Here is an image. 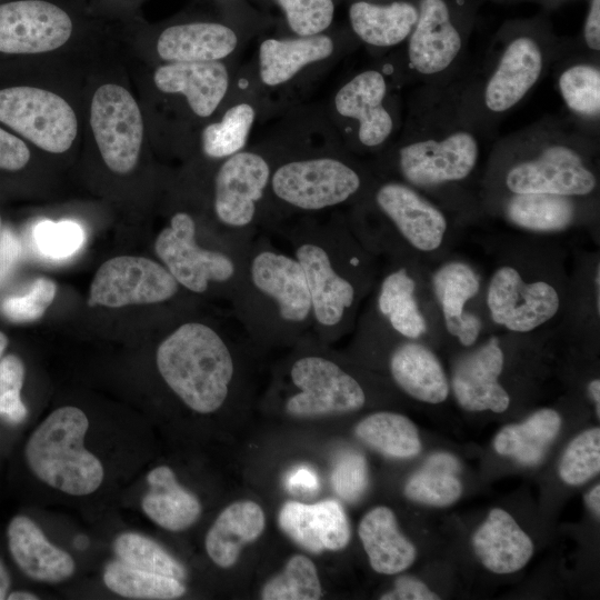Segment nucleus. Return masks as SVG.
Here are the masks:
<instances>
[{"instance_id": "obj_1", "label": "nucleus", "mask_w": 600, "mask_h": 600, "mask_svg": "<svg viewBox=\"0 0 600 600\" xmlns=\"http://www.w3.org/2000/svg\"><path fill=\"white\" fill-rule=\"evenodd\" d=\"M309 288L312 333L329 342L353 329L374 284L373 254L348 223H299L283 232Z\"/></svg>"}, {"instance_id": "obj_2", "label": "nucleus", "mask_w": 600, "mask_h": 600, "mask_svg": "<svg viewBox=\"0 0 600 600\" xmlns=\"http://www.w3.org/2000/svg\"><path fill=\"white\" fill-rule=\"evenodd\" d=\"M232 314L254 343H297L312 333V303L303 270L268 236L247 249L230 294Z\"/></svg>"}, {"instance_id": "obj_3", "label": "nucleus", "mask_w": 600, "mask_h": 600, "mask_svg": "<svg viewBox=\"0 0 600 600\" xmlns=\"http://www.w3.org/2000/svg\"><path fill=\"white\" fill-rule=\"evenodd\" d=\"M222 327L184 321L160 342L156 352L157 368L170 390L188 408L203 414L224 404L238 372L232 333L223 332Z\"/></svg>"}, {"instance_id": "obj_4", "label": "nucleus", "mask_w": 600, "mask_h": 600, "mask_svg": "<svg viewBox=\"0 0 600 600\" xmlns=\"http://www.w3.org/2000/svg\"><path fill=\"white\" fill-rule=\"evenodd\" d=\"M89 428L84 412L61 407L31 433L24 457L32 473L48 486L71 496L94 492L103 481L100 460L83 446Z\"/></svg>"}, {"instance_id": "obj_5", "label": "nucleus", "mask_w": 600, "mask_h": 600, "mask_svg": "<svg viewBox=\"0 0 600 600\" xmlns=\"http://www.w3.org/2000/svg\"><path fill=\"white\" fill-rule=\"evenodd\" d=\"M154 251L182 288L203 294L217 287L228 300L247 252L202 246L198 241L194 219L183 211L174 213L159 232Z\"/></svg>"}, {"instance_id": "obj_6", "label": "nucleus", "mask_w": 600, "mask_h": 600, "mask_svg": "<svg viewBox=\"0 0 600 600\" xmlns=\"http://www.w3.org/2000/svg\"><path fill=\"white\" fill-rule=\"evenodd\" d=\"M373 201L388 227L360 240L373 256L381 251L394 253L400 246L432 253L443 244L448 219L414 187L398 181L384 182L377 188Z\"/></svg>"}, {"instance_id": "obj_7", "label": "nucleus", "mask_w": 600, "mask_h": 600, "mask_svg": "<svg viewBox=\"0 0 600 600\" xmlns=\"http://www.w3.org/2000/svg\"><path fill=\"white\" fill-rule=\"evenodd\" d=\"M296 388L284 410L297 418H319L360 410L367 400L361 383L341 364L321 352L300 353L290 364Z\"/></svg>"}, {"instance_id": "obj_8", "label": "nucleus", "mask_w": 600, "mask_h": 600, "mask_svg": "<svg viewBox=\"0 0 600 600\" xmlns=\"http://www.w3.org/2000/svg\"><path fill=\"white\" fill-rule=\"evenodd\" d=\"M271 174L266 159L253 152L239 151L219 168L213 211L231 243L248 248L257 237L258 207L270 186Z\"/></svg>"}, {"instance_id": "obj_9", "label": "nucleus", "mask_w": 600, "mask_h": 600, "mask_svg": "<svg viewBox=\"0 0 600 600\" xmlns=\"http://www.w3.org/2000/svg\"><path fill=\"white\" fill-rule=\"evenodd\" d=\"M362 184L356 169L328 157L283 163L270 179L271 191L279 201L307 212L342 204L356 197Z\"/></svg>"}, {"instance_id": "obj_10", "label": "nucleus", "mask_w": 600, "mask_h": 600, "mask_svg": "<svg viewBox=\"0 0 600 600\" xmlns=\"http://www.w3.org/2000/svg\"><path fill=\"white\" fill-rule=\"evenodd\" d=\"M597 184V176L582 152L560 139L544 142L504 173L510 193H550L576 199L591 194Z\"/></svg>"}, {"instance_id": "obj_11", "label": "nucleus", "mask_w": 600, "mask_h": 600, "mask_svg": "<svg viewBox=\"0 0 600 600\" xmlns=\"http://www.w3.org/2000/svg\"><path fill=\"white\" fill-rule=\"evenodd\" d=\"M480 158V143L469 129L426 134L400 148L398 167L414 188H434L466 180Z\"/></svg>"}, {"instance_id": "obj_12", "label": "nucleus", "mask_w": 600, "mask_h": 600, "mask_svg": "<svg viewBox=\"0 0 600 600\" xmlns=\"http://www.w3.org/2000/svg\"><path fill=\"white\" fill-rule=\"evenodd\" d=\"M0 121L40 149L62 153L77 136V117L57 93L27 86L0 90Z\"/></svg>"}, {"instance_id": "obj_13", "label": "nucleus", "mask_w": 600, "mask_h": 600, "mask_svg": "<svg viewBox=\"0 0 600 600\" xmlns=\"http://www.w3.org/2000/svg\"><path fill=\"white\" fill-rule=\"evenodd\" d=\"M486 302L496 324L528 333L559 313L561 294L551 281L527 280L517 267L503 264L490 278Z\"/></svg>"}, {"instance_id": "obj_14", "label": "nucleus", "mask_w": 600, "mask_h": 600, "mask_svg": "<svg viewBox=\"0 0 600 600\" xmlns=\"http://www.w3.org/2000/svg\"><path fill=\"white\" fill-rule=\"evenodd\" d=\"M90 124L108 168L117 173L131 171L138 162L143 122L129 91L114 83L99 87L91 102Z\"/></svg>"}, {"instance_id": "obj_15", "label": "nucleus", "mask_w": 600, "mask_h": 600, "mask_svg": "<svg viewBox=\"0 0 600 600\" xmlns=\"http://www.w3.org/2000/svg\"><path fill=\"white\" fill-rule=\"evenodd\" d=\"M179 287L164 266L144 257L120 256L103 262L96 272L88 304L119 308L160 303L173 298Z\"/></svg>"}, {"instance_id": "obj_16", "label": "nucleus", "mask_w": 600, "mask_h": 600, "mask_svg": "<svg viewBox=\"0 0 600 600\" xmlns=\"http://www.w3.org/2000/svg\"><path fill=\"white\" fill-rule=\"evenodd\" d=\"M72 21L58 6L42 0L0 4V52L41 53L63 46Z\"/></svg>"}, {"instance_id": "obj_17", "label": "nucleus", "mask_w": 600, "mask_h": 600, "mask_svg": "<svg viewBox=\"0 0 600 600\" xmlns=\"http://www.w3.org/2000/svg\"><path fill=\"white\" fill-rule=\"evenodd\" d=\"M418 19L408 40L410 67L420 76L434 77L453 66L463 39L444 0H419Z\"/></svg>"}, {"instance_id": "obj_18", "label": "nucleus", "mask_w": 600, "mask_h": 600, "mask_svg": "<svg viewBox=\"0 0 600 600\" xmlns=\"http://www.w3.org/2000/svg\"><path fill=\"white\" fill-rule=\"evenodd\" d=\"M544 51L530 36H519L503 48L483 88V104L492 113L516 107L539 81Z\"/></svg>"}, {"instance_id": "obj_19", "label": "nucleus", "mask_w": 600, "mask_h": 600, "mask_svg": "<svg viewBox=\"0 0 600 600\" xmlns=\"http://www.w3.org/2000/svg\"><path fill=\"white\" fill-rule=\"evenodd\" d=\"M504 353L497 338H491L454 366L451 388L459 406L468 411L504 412L510 397L499 382Z\"/></svg>"}, {"instance_id": "obj_20", "label": "nucleus", "mask_w": 600, "mask_h": 600, "mask_svg": "<svg viewBox=\"0 0 600 600\" xmlns=\"http://www.w3.org/2000/svg\"><path fill=\"white\" fill-rule=\"evenodd\" d=\"M278 522L293 542L314 554L341 550L351 537L348 517L333 499L313 504L287 501L279 511Z\"/></svg>"}, {"instance_id": "obj_21", "label": "nucleus", "mask_w": 600, "mask_h": 600, "mask_svg": "<svg viewBox=\"0 0 600 600\" xmlns=\"http://www.w3.org/2000/svg\"><path fill=\"white\" fill-rule=\"evenodd\" d=\"M431 286L440 307L447 331L466 347L478 340L482 322L473 312L467 311V303L480 289V278L474 269L463 261L441 264L431 277Z\"/></svg>"}, {"instance_id": "obj_22", "label": "nucleus", "mask_w": 600, "mask_h": 600, "mask_svg": "<svg viewBox=\"0 0 600 600\" xmlns=\"http://www.w3.org/2000/svg\"><path fill=\"white\" fill-rule=\"evenodd\" d=\"M386 93L383 74L367 70L353 77L336 94L338 113L358 121V137L366 147L382 144L392 132L393 120L383 107Z\"/></svg>"}, {"instance_id": "obj_23", "label": "nucleus", "mask_w": 600, "mask_h": 600, "mask_svg": "<svg viewBox=\"0 0 600 600\" xmlns=\"http://www.w3.org/2000/svg\"><path fill=\"white\" fill-rule=\"evenodd\" d=\"M7 537L13 561L28 578L60 582L73 574L76 566L72 557L53 546L30 518H12Z\"/></svg>"}, {"instance_id": "obj_24", "label": "nucleus", "mask_w": 600, "mask_h": 600, "mask_svg": "<svg viewBox=\"0 0 600 600\" xmlns=\"http://www.w3.org/2000/svg\"><path fill=\"white\" fill-rule=\"evenodd\" d=\"M472 547L479 561L498 574L519 571L533 554L530 537L501 508L490 510L472 537Z\"/></svg>"}, {"instance_id": "obj_25", "label": "nucleus", "mask_w": 600, "mask_h": 600, "mask_svg": "<svg viewBox=\"0 0 600 600\" xmlns=\"http://www.w3.org/2000/svg\"><path fill=\"white\" fill-rule=\"evenodd\" d=\"M153 80L162 92L184 94L199 117L217 109L229 84L228 71L218 61L172 62L158 68Z\"/></svg>"}, {"instance_id": "obj_26", "label": "nucleus", "mask_w": 600, "mask_h": 600, "mask_svg": "<svg viewBox=\"0 0 600 600\" xmlns=\"http://www.w3.org/2000/svg\"><path fill=\"white\" fill-rule=\"evenodd\" d=\"M403 339L389 357L393 381L421 402L437 404L447 400L450 383L438 357L418 340Z\"/></svg>"}, {"instance_id": "obj_27", "label": "nucleus", "mask_w": 600, "mask_h": 600, "mask_svg": "<svg viewBox=\"0 0 600 600\" xmlns=\"http://www.w3.org/2000/svg\"><path fill=\"white\" fill-rule=\"evenodd\" d=\"M358 534L371 568L381 574H397L416 560L417 549L399 530L391 509L379 506L361 519Z\"/></svg>"}, {"instance_id": "obj_28", "label": "nucleus", "mask_w": 600, "mask_h": 600, "mask_svg": "<svg viewBox=\"0 0 600 600\" xmlns=\"http://www.w3.org/2000/svg\"><path fill=\"white\" fill-rule=\"evenodd\" d=\"M266 527L262 508L251 500L236 501L226 507L206 536L209 558L220 568L234 566L244 546L256 541Z\"/></svg>"}, {"instance_id": "obj_29", "label": "nucleus", "mask_w": 600, "mask_h": 600, "mask_svg": "<svg viewBox=\"0 0 600 600\" xmlns=\"http://www.w3.org/2000/svg\"><path fill=\"white\" fill-rule=\"evenodd\" d=\"M236 33L220 23L198 22L167 28L157 42L158 54L172 62L217 61L229 56Z\"/></svg>"}, {"instance_id": "obj_30", "label": "nucleus", "mask_w": 600, "mask_h": 600, "mask_svg": "<svg viewBox=\"0 0 600 600\" xmlns=\"http://www.w3.org/2000/svg\"><path fill=\"white\" fill-rule=\"evenodd\" d=\"M376 309L388 328L402 338L418 340L428 330L417 298V281L406 266H398L383 276Z\"/></svg>"}, {"instance_id": "obj_31", "label": "nucleus", "mask_w": 600, "mask_h": 600, "mask_svg": "<svg viewBox=\"0 0 600 600\" xmlns=\"http://www.w3.org/2000/svg\"><path fill=\"white\" fill-rule=\"evenodd\" d=\"M147 483L149 490L142 499V510L159 527L169 531H183L200 518V501L180 486L169 467L152 469L147 476Z\"/></svg>"}, {"instance_id": "obj_32", "label": "nucleus", "mask_w": 600, "mask_h": 600, "mask_svg": "<svg viewBox=\"0 0 600 600\" xmlns=\"http://www.w3.org/2000/svg\"><path fill=\"white\" fill-rule=\"evenodd\" d=\"M352 30L366 43L392 47L409 38L418 19V8L407 1L374 4L357 1L349 9Z\"/></svg>"}, {"instance_id": "obj_33", "label": "nucleus", "mask_w": 600, "mask_h": 600, "mask_svg": "<svg viewBox=\"0 0 600 600\" xmlns=\"http://www.w3.org/2000/svg\"><path fill=\"white\" fill-rule=\"evenodd\" d=\"M561 428V417L553 409H540L520 423L504 426L493 440V448L524 466L538 464Z\"/></svg>"}, {"instance_id": "obj_34", "label": "nucleus", "mask_w": 600, "mask_h": 600, "mask_svg": "<svg viewBox=\"0 0 600 600\" xmlns=\"http://www.w3.org/2000/svg\"><path fill=\"white\" fill-rule=\"evenodd\" d=\"M332 51V40L322 34L292 40L267 39L259 49L261 80L267 86L283 83L304 66L328 58Z\"/></svg>"}, {"instance_id": "obj_35", "label": "nucleus", "mask_w": 600, "mask_h": 600, "mask_svg": "<svg viewBox=\"0 0 600 600\" xmlns=\"http://www.w3.org/2000/svg\"><path fill=\"white\" fill-rule=\"evenodd\" d=\"M507 219L534 232L567 229L576 219L574 198L550 193H511L504 204Z\"/></svg>"}, {"instance_id": "obj_36", "label": "nucleus", "mask_w": 600, "mask_h": 600, "mask_svg": "<svg viewBox=\"0 0 600 600\" xmlns=\"http://www.w3.org/2000/svg\"><path fill=\"white\" fill-rule=\"evenodd\" d=\"M356 436L377 452L394 459H409L421 451L416 424L406 416L379 411L358 422Z\"/></svg>"}, {"instance_id": "obj_37", "label": "nucleus", "mask_w": 600, "mask_h": 600, "mask_svg": "<svg viewBox=\"0 0 600 600\" xmlns=\"http://www.w3.org/2000/svg\"><path fill=\"white\" fill-rule=\"evenodd\" d=\"M459 461L450 453L431 454L420 470L406 482L404 496L417 503L431 507H448L462 493L457 473Z\"/></svg>"}, {"instance_id": "obj_38", "label": "nucleus", "mask_w": 600, "mask_h": 600, "mask_svg": "<svg viewBox=\"0 0 600 600\" xmlns=\"http://www.w3.org/2000/svg\"><path fill=\"white\" fill-rule=\"evenodd\" d=\"M103 582L114 593L131 599L169 600L186 592L181 580L142 570L121 560L106 567Z\"/></svg>"}, {"instance_id": "obj_39", "label": "nucleus", "mask_w": 600, "mask_h": 600, "mask_svg": "<svg viewBox=\"0 0 600 600\" xmlns=\"http://www.w3.org/2000/svg\"><path fill=\"white\" fill-rule=\"evenodd\" d=\"M558 88L567 108L586 119H599L600 69L589 62L574 63L559 74Z\"/></svg>"}, {"instance_id": "obj_40", "label": "nucleus", "mask_w": 600, "mask_h": 600, "mask_svg": "<svg viewBox=\"0 0 600 600\" xmlns=\"http://www.w3.org/2000/svg\"><path fill=\"white\" fill-rule=\"evenodd\" d=\"M322 587L314 563L303 554L292 556L283 570L261 589L264 600H318Z\"/></svg>"}, {"instance_id": "obj_41", "label": "nucleus", "mask_w": 600, "mask_h": 600, "mask_svg": "<svg viewBox=\"0 0 600 600\" xmlns=\"http://www.w3.org/2000/svg\"><path fill=\"white\" fill-rule=\"evenodd\" d=\"M114 551L124 563L154 573L183 580L186 568L152 539L136 532H124L114 541Z\"/></svg>"}, {"instance_id": "obj_42", "label": "nucleus", "mask_w": 600, "mask_h": 600, "mask_svg": "<svg viewBox=\"0 0 600 600\" xmlns=\"http://www.w3.org/2000/svg\"><path fill=\"white\" fill-rule=\"evenodd\" d=\"M254 120V110L239 103L224 113L222 120L207 126L201 136L203 152L211 158L230 157L246 144Z\"/></svg>"}, {"instance_id": "obj_43", "label": "nucleus", "mask_w": 600, "mask_h": 600, "mask_svg": "<svg viewBox=\"0 0 600 600\" xmlns=\"http://www.w3.org/2000/svg\"><path fill=\"white\" fill-rule=\"evenodd\" d=\"M600 471V429L591 428L571 440L560 463L559 474L570 486H581Z\"/></svg>"}, {"instance_id": "obj_44", "label": "nucleus", "mask_w": 600, "mask_h": 600, "mask_svg": "<svg viewBox=\"0 0 600 600\" xmlns=\"http://www.w3.org/2000/svg\"><path fill=\"white\" fill-rule=\"evenodd\" d=\"M34 250L42 257L53 260L74 254L84 242V231L74 221H39L31 231Z\"/></svg>"}, {"instance_id": "obj_45", "label": "nucleus", "mask_w": 600, "mask_h": 600, "mask_svg": "<svg viewBox=\"0 0 600 600\" xmlns=\"http://www.w3.org/2000/svg\"><path fill=\"white\" fill-rule=\"evenodd\" d=\"M283 9L289 27L301 37L316 36L333 19L332 0H277Z\"/></svg>"}, {"instance_id": "obj_46", "label": "nucleus", "mask_w": 600, "mask_h": 600, "mask_svg": "<svg viewBox=\"0 0 600 600\" xmlns=\"http://www.w3.org/2000/svg\"><path fill=\"white\" fill-rule=\"evenodd\" d=\"M57 287L53 281L39 278L22 296H10L2 300L0 311L12 322H30L42 317L54 299Z\"/></svg>"}, {"instance_id": "obj_47", "label": "nucleus", "mask_w": 600, "mask_h": 600, "mask_svg": "<svg viewBox=\"0 0 600 600\" xmlns=\"http://www.w3.org/2000/svg\"><path fill=\"white\" fill-rule=\"evenodd\" d=\"M24 367L21 359L8 354L0 360V417L12 423H20L27 417V408L21 399Z\"/></svg>"}, {"instance_id": "obj_48", "label": "nucleus", "mask_w": 600, "mask_h": 600, "mask_svg": "<svg viewBox=\"0 0 600 600\" xmlns=\"http://www.w3.org/2000/svg\"><path fill=\"white\" fill-rule=\"evenodd\" d=\"M369 483L366 458L357 451H347L336 461L331 486L344 501L354 503L362 498Z\"/></svg>"}, {"instance_id": "obj_49", "label": "nucleus", "mask_w": 600, "mask_h": 600, "mask_svg": "<svg viewBox=\"0 0 600 600\" xmlns=\"http://www.w3.org/2000/svg\"><path fill=\"white\" fill-rule=\"evenodd\" d=\"M30 159L26 143L0 128V169L20 170Z\"/></svg>"}, {"instance_id": "obj_50", "label": "nucleus", "mask_w": 600, "mask_h": 600, "mask_svg": "<svg viewBox=\"0 0 600 600\" xmlns=\"http://www.w3.org/2000/svg\"><path fill=\"white\" fill-rule=\"evenodd\" d=\"M381 600H438L440 597L432 592L421 580L402 576L394 581L391 591L383 593Z\"/></svg>"}, {"instance_id": "obj_51", "label": "nucleus", "mask_w": 600, "mask_h": 600, "mask_svg": "<svg viewBox=\"0 0 600 600\" xmlns=\"http://www.w3.org/2000/svg\"><path fill=\"white\" fill-rule=\"evenodd\" d=\"M21 247L17 237L9 230L0 233V284L10 274L19 256Z\"/></svg>"}, {"instance_id": "obj_52", "label": "nucleus", "mask_w": 600, "mask_h": 600, "mask_svg": "<svg viewBox=\"0 0 600 600\" xmlns=\"http://www.w3.org/2000/svg\"><path fill=\"white\" fill-rule=\"evenodd\" d=\"M287 487L296 494H310L319 489L317 473L307 467L292 470L286 480Z\"/></svg>"}, {"instance_id": "obj_53", "label": "nucleus", "mask_w": 600, "mask_h": 600, "mask_svg": "<svg viewBox=\"0 0 600 600\" xmlns=\"http://www.w3.org/2000/svg\"><path fill=\"white\" fill-rule=\"evenodd\" d=\"M583 39L587 47L599 52L600 50V0H591L584 21Z\"/></svg>"}, {"instance_id": "obj_54", "label": "nucleus", "mask_w": 600, "mask_h": 600, "mask_svg": "<svg viewBox=\"0 0 600 600\" xmlns=\"http://www.w3.org/2000/svg\"><path fill=\"white\" fill-rule=\"evenodd\" d=\"M586 504L590 511L599 519L600 517V486L597 484L586 494Z\"/></svg>"}, {"instance_id": "obj_55", "label": "nucleus", "mask_w": 600, "mask_h": 600, "mask_svg": "<svg viewBox=\"0 0 600 600\" xmlns=\"http://www.w3.org/2000/svg\"><path fill=\"white\" fill-rule=\"evenodd\" d=\"M11 580L10 574L3 564V562L0 560V600L7 599L9 594Z\"/></svg>"}, {"instance_id": "obj_56", "label": "nucleus", "mask_w": 600, "mask_h": 600, "mask_svg": "<svg viewBox=\"0 0 600 600\" xmlns=\"http://www.w3.org/2000/svg\"><path fill=\"white\" fill-rule=\"evenodd\" d=\"M589 394L594 403L597 417H600V380L593 379L588 386Z\"/></svg>"}, {"instance_id": "obj_57", "label": "nucleus", "mask_w": 600, "mask_h": 600, "mask_svg": "<svg viewBox=\"0 0 600 600\" xmlns=\"http://www.w3.org/2000/svg\"><path fill=\"white\" fill-rule=\"evenodd\" d=\"M593 283H594L596 309H597V313L599 316V311H600V297H599V293H600V270H599V264L597 266V270L594 272Z\"/></svg>"}, {"instance_id": "obj_58", "label": "nucleus", "mask_w": 600, "mask_h": 600, "mask_svg": "<svg viewBox=\"0 0 600 600\" xmlns=\"http://www.w3.org/2000/svg\"><path fill=\"white\" fill-rule=\"evenodd\" d=\"M9 600H37L38 597L28 591H14L8 594Z\"/></svg>"}, {"instance_id": "obj_59", "label": "nucleus", "mask_w": 600, "mask_h": 600, "mask_svg": "<svg viewBox=\"0 0 600 600\" xmlns=\"http://www.w3.org/2000/svg\"><path fill=\"white\" fill-rule=\"evenodd\" d=\"M89 546V540L86 536H78L74 539V547L79 550H84Z\"/></svg>"}, {"instance_id": "obj_60", "label": "nucleus", "mask_w": 600, "mask_h": 600, "mask_svg": "<svg viewBox=\"0 0 600 600\" xmlns=\"http://www.w3.org/2000/svg\"><path fill=\"white\" fill-rule=\"evenodd\" d=\"M7 346H8V338L3 332L0 331V360Z\"/></svg>"}, {"instance_id": "obj_61", "label": "nucleus", "mask_w": 600, "mask_h": 600, "mask_svg": "<svg viewBox=\"0 0 600 600\" xmlns=\"http://www.w3.org/2000/svg\"><path fill=\"white\" fill-rule=\"evenodd\" d=\"M0 229H1V219H0Z\"/></svg>"}]
</instances>
